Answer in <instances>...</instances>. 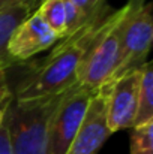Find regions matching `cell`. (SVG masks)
<instances>
[{
  "label": "cell",
  "mask_w": 153,
  "mask_h": 154,
  "mask_svg": "<svg viewBox=\"0 0 153 154\" xmlns=\"http://www.w3.org/2000/svg\"><path fill=\"white\" fill-rule=\"evenodd\" d=\"M62 94L32 100L12 99L3 124L12 154H47V129Z\"/></svg>",
  "instance_id": "3957f363"
},
{
  "label": "cell",
  "mask_w": 153,
  "mask_h": 154,
  "mask_svg": "<svg viewBox=\"0 0 153 154\" xmlns=\"http://www.w3.org/2000/svg\"><path fill=\"white\" fill-rule=\"evenodd\" d=\"M98 90L74 84L62 93L47 129V154H66Z\"/></svg>",
  "instance_id": "277c9868"
},
{
  "label": "cell",
  "mask_w": 153,
  "mask_h": 154,
  "mask_svg": "<svg viewBox=\"0 0 153 154\" xmlns=\"http://www.w3.org/2000/svg\"><path fill=\"white\" fill-rule=\"evenodd\" d=\"M5 114H6V111H5V109H0V126H3V121H5Z\"/></svg>",
  "instance_id": "2e32d148"
},
{
  "label": "cell",
  "mask_w": 153,
  "mask_h": 154,
  "mask_svg": "<svg viewBox=\"0 0 153 154\" xmlns=\"http://www.w3.org/2000/svg\"><path fill=\"white\" fill-rule=\"evenodd\" d=\"M27 2H39V0H0V9H5L18 3H27Z\"/></svg>",
  "instance_id": "9a60e30c"
},
{
  "label": "cell",
  "mask_w": 153,
  "mask_h": 154,
  "mask_svg": "<svg viewBox=\"0 0 153 154\" xmlns=\"http://www.w3.org/2000/svg\"><path fill=\"white\" fill-rule=\"evenodd\" d=\"M153 121V69L152 63L146 61L141 66V82L138 93V108L134 120V126H141Z\"/></svg>",
  "instance_id": "30bf717a"
},
{
  "label": "cell",
  "mask_w": 153,
  "mask_h": 154,
  "mask_svg": "<svg viewBox=\"0 0 153 154\" xmlns=\"http://www.w3.org/2000/svg\"><path fill=\"white\" fill-rule=\"evenodd\" d=\"M131 154H153V121L134 127Z\"/></svg>",
  "instance_id": "7c38bea8"
},
{
  "label": "cell",
  "mask_w": 153,
  "mask_h": 154,
  "mask_svg": "<svg viewBox=\"0 0 153 154\" xmlns=\"http://www.w3.org/2000/svg\"><path fill=\"white\" fill-rule=\"evenodd\" d=\"M153 39L152 5L144 3L140 9L134 11L125 24L120 45V61L113 73L110 82L123 76L125 73L140 69L146 63ZM108 82V84H110Z\"/></svg>",
  "instance_id": "5b68a950"
},
{
  "label": "cell",
  "mask_w": 153,
  "mask_h": 154,
  "mask_svg": "<svg viewBox=\"0 0 153 154\" xmlns=\"http://www.w3.org/2000/svg\"><path fill=\"white\" fill-rule=\"evenodd\" d=\"M59 41V36L35 11L12 33L8 42V52L15 61H26L41 51L48 50Z\"/></svg>",
  "instance_id": "ba28073f"
},
{
  "label": "cell",
  "mask_w": 153,
  "mask_h": 154,
  "mask_svg": "<svg viewBox=\"0 0 153 154\" xmlns=\"http://www.w3.org/2000/svg\"><path fill=\"white\" fill-rule=\"evenodd\" d=\"M0 154H12L11 151V142H9V133L6 126H0Z\"/></svg>",
  "instance_id": "5bb4252c"
},
{
  "label": "cell",
  "mask_w": 153,
  "mask_h": 154,
  "mask_svg": "<svg viewBox=\"0 0 153 154\" xmlns=\"http://www.w3.org/2000/svg\"><path fill=\"white\" fill-rule=\"evenodd\" d=\"M140 82L141 67L102 85L107 90V126L111 133L134 126L138 108Z\"/></svg>",
  "instance_id": "8992f818"
},
{
  "label": "cell",
  "mask_w": 153,
  "mask_h": 154,
  "mask_svg": "<svg viewBox=\"0 0 153 154\" xmlns=\"http://www.w3.org/2000/svg\"><path fill=\"white\" fill-rule=\"evenodd\" d=\"M102 3L93 17L74 35L59 39L57 47L41 61L30 66V72L18 82L12 96L17 100H32L65 93L77 84V70L86 52L99 35L105 20L113 14Z\"/></svg>",
  "instance_id": "6da1fadb"
},
{
  "label": "cell",
  "mask_w": 153,
  "mask_h": 154,
  "mask_svg": "<svg viewBox=\"0 0 153 154\" xmlns=\"http://www.w3.org/2000/svg\"><path fill=\"white\" fill-rule=\"evenodd\" d=\"M36 12L47 23V26L59 36V39L66 38L65 0H41V5L36 9Z\"/></svg>",
  "instance_id": "8fae6325"
},
{
  "label": "cell",
  "mask_w": 153,
  "mask_h": 154,
  "mask_svg": "<svg viewBox=\"0 0 153 154\" xmlns=\"http://www.w3.org/2000/svg\"><path fill=\"white\" fill-rule=\"evenodd\" d=\"M111 132L107 126V90L101 87L90 100L83 124L66 154H98Z\"/></svg>",
  "instance_id": "52a82bcc"
},
{
  "label": "cell",
  "mask_w": 153,
  "mask_h": 154,
  "mask_svg": "<svg viewBox=\"0 0 153 154\" xmlns=\"http://www.w3.org/2000/svg\"><path fill=\"white\" fill-rule=\"evenodd\" d=\"M143 5L144 0H129L122 9L114 11L105 20L99 35L78 66L77 84L90 90H99L110 82L120 61L122 35L126 20Z\"/></svg>",
  "instance_id": "7a4b0ae2"
},
{
  "label": "cell",
  "mask_w": 153,
  "mask_h": 154,
  "mask_svg": "<svg viewBox=\"0 0 153 154\" xmlns=\"http://www.w3.org/2000/svg\"><path fill=\"white\" fill-rule=\"evenodd\" d=\"M36 3L38 2L18 3V5L0 9V72H6L9 70V67L20 64L9 55L8 42L12 33L15 32V29L35 12Z\"/></svg>",
  "instance_id": "9c48e42d"
},
{
  "label": "cell",
  "mask_w": 153,
  "mask_h": 154,
  "mask_svg": "<svg viewBox=\"0 0 153 154\" xmlns=\"http://www.w3.org/2000/svg\"><path fill=\"white\" fill-rule=\"evenodd\" d=\"M68 2L72 3L80 11V14L86 18H90L96 12V9L104 3V0H68Z\"/></svg>",
  "instance_id": "4fadbf2b"
}]
</instances>
